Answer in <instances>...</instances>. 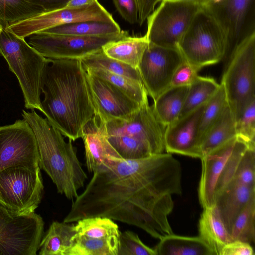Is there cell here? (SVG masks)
<instances>
[{
    "mask_svg": "<svg viewBox=\"0 0 255 255\" xmlns=\"http://www.w3.org/2000/svg\"><path fill=\"white\" fill-rule=\"evenodd\" d=\"M181 164L171 153L137 160L113 158L93 173L63 222L107 217L160 239L173 234V196L182 194Z\"/></svg>",
    "mask_w": 255,
    "mask_h": 255,
    "instance_id": "1",
    "label": "cell"
},
{
    "mask_svg": "<svg viewBox=\"0 0 255 255\" xmlns=\"http://www.w3.org/2000/svg\"><path fill=\"white\" fill-rule=\"evenodd\" d=\"M41 92V113L48 121L68 139L80 138L95 115L81 60L50 59Z\"/></svg>",
    "mask_w": 255,
    "mask_h": 255,
    "instance_id": "2",
    "label": "cell"
},
{
    "mask_svg": "<svg viewBox=\"0 0 255 255\" xmlns=\"http://www.w3.org/2000/svg\"><path fill=\"white\" fill-rule=\"evenodd\" d=\"M22 116L35 134L39 154V167L50 177L57 192L69 200L75 199L84 186L87 176L73 145L61 132L34 110H22Z\"/></svg>",
    "mask_w": 255,
    "mask_h": 255,
    "instance_id": "3",
    "label": "cell"
},
{
    "mask_svg": "<svg viewBox=\"0 0 255 255\" xmlns=\"http://www.w3.org/2000/svg\"><path fill=\"white\" fill-rule=\"evenodd\" d=\"M0 54L18 80L25 107L41 112V85L50 59L5 27L0 33Z\"/></svg>",
    "mask_w": 255,
    "mask_h": 255,
    "instance_id": "4",
    "label": "cell"
},
{
    "mask_svg": "<svg viewBox=\"0 0 255 255\" xmlns=\"http://www.w3.org/2000/svg\"><path fill=\"white\" fill-rule=\"evenodd\" d=\"M236 122L255 100V31L236 46L225 66L220 83Z\"/></svg>",
    "mask_w": 255,
    "mask_h": 255,
    "instance_id": "5",
    "label": "cell"
},
{
    "mask_svg": "<svg viewBox=\"0 0 255 255\" xmlns=\"http://www.w3.org/2000/svg\"><path fill=\"white\" fill-rule=\"evenodd\" d=\"M227 46L223 29L203 5L180 40L178 49L184 60L200 71L223 60Z\"/></svg>",
    "mask_w": 255,
    "mask_h": 255,
    "instance_id": "6",
    "label": "cell"
},
{
    "mask_svg": "<svg viewBox=\"0 0 255 255\" xmlns=\"http://www.w3.org/2000/svg\"><path fill=\"white\" fill-rule=\"evenodd\" d=\"M206 1L162 0L146 20L149 42L178 49L182 36Z\"/></svg>",
    "mask_w": 255,
    "mask_h": 255,
    "instance_id": "7",
    "label": "cell"
},
{
    "mask_svg": "<svg viewBox=\"0 0 255 255\" xmlns=\"http://www.w3.org/2000/svg\"><path fill=\"white\" fill-rule=\"evenodd\" d=\"M44 186L40 167H12L0 171V203L15 216L34 212Z\"/></svg>",
    "mask_w": 255,
    "mask_h": 255,
    "instance_id": "8",
    "label": "cell"
},
{
    "mask_svg": "<svg viewBox=\"0 0 255 255\" xmlns=\"http://www.w3.org/2000/svg\"><path fill=\"white\" fill-rule=\"evenodd\" d=\"M85 21L115 22L112 15L97 1L82 7H64L46 10L4 27L25 38L56 26Z\"/></svg>",
    "mask_w": 255,
    "mask_h": 255,
    "instance_id": "9",
    "label": "cell"
},
{
    "mask_svg": "<svg viewBox=\"0 0 255 255\" xmlns=\"http://www.w3.org/2000/svg\"><path fill=\"white\" fill-rule=\"evenodd\" d=\"M204 7L223 29L227 42L225 66L239 43L255 31V0H208Z\"/></svg>",
    "mask_w": 255,
    "mask_h": 255,
    "instance_id": "10",
    "label": "cell"
},
{
    "mask_svg": "<svg viewBox=\"0 0 255 255\" xmlns=\"http://www.w3.org/2000/svg\"><path fill=\"white\" fill-rule=\"evenodd\" d=\"M129 35L122 31L116 35L86 37L38 32L28 37V44L49 59H80L100 49L108 42Z\"/></svg>",
    "mask_w": 255,
    "mask_h": 255,
    "instance_id": "11",
    "label": "cell"
},
{
    "mask_svg": "<svg viewBox=\"0 0 255 255\" xmlns=\"http://www.w3.org/2000/svg\"><path fill=\"white\" fill-rule=\"evenodd\" d=\"M39 154L36 138L24 119L0 126V171L6 168L39 166Z\"/></svg>",
    "mask_w": 255,
    "mask_h": 255,
    "instance_id": "12",
    "label": "cell"
},
{
    "mask_svg": "<svg viewBox=\"0 0 255 255\" xmlns=\"http://www.w3.org/2000/svg\"><path fill=\"white\" fill-rule=\"evenodd\" d=\"M184 61L179 49L149 42L138 70L148 95L153 100L170 86L175 71Z\"/></svg>",
    "mask_w": 255,
    "mask_h": 255,
    "instance_id": "13",
    "label": "cell"
},
{
    "mask_svg": "<svg viewBox=\"0 0 255 255\" xmlns=\"http://www.w3.org/2000/svg\"><path fill=\"white\" fill-rule=\"evenodd\" d=\"M44 222L35 212L13 216L0 233V255H36Z\"/></svg>",
    "mask_w": 255,
    "mask_h": 255,
    "instance_id": "14",
    "label": "cell"
},
{
    "mask_svg": "<svg viewBox=\"0 0 255 255\" xmlns=\"http://www.w3.org/2000/svg\"><path fill=\"white\" fill-rule=\"evenodd\" d=\"M85 76L95 116L102 122L129 120L141 106L107 81L86 71Z\"/></svg>",
    "mask_w": 255,
    "mask_h": 255,
    "instance_id": "15",
    "label": "cell"
},
{
    "mask_svg": "<svg viewBox=\"0 0 255 255\" xmlns=\"http://www.w3.org/2000/svg\"><path fill=\"white\" fill-rule=\"evenodd\" d=\"M108 136L127 135L147 144L153 154L165 151L166 127L157 117L149 103L140 106L129 120H113L105 123Z\"/></svg>",
    "mask_w": 255,
    "mask_h": 255,
    "instance_id": "16",
    "label": "cell"
},
{
    "mask_svg": "<svg viewBox=\"0 0 255 255\" xmlns=\"http://www.w3.org/2000/svg\"><path fill=\"white\" fill-rule=\"evenodd\" d=\"M205 104L166 127L164 142L167 153L199 158L198 129Z\"/></svg>",
    "mask_w": 255,
    "mask_h": 255,
    "instance_id": "17",
    "label": "cell"
},
{
    "mask_svg": "<svg viewBox=\"0 0 255 255\" xmlns=\"http://www.w3.org/2000/svg\"><path fill=\"white\" fill-rule=\"evenodd\" d=\"M81 138L89 172H95L113 158H121L109 142L105 123L95 115L84 127Z\"/></svg>",
    "mask_w": 255,
    "mask_h": 255,
    "instance_id": "18",
    "label": "cell"
},
{
    "mask_svg": "<svg viewBox=\"0 0 255 255\" xmlns=\"http://www.w3.org/2000/svg\"><path fill=\"white\" fill-rule=\"evenodd\" d=\"M236 138L202 156L198 197L203 208L214 204L216 186L223 168L233 149Z\"/></svg>",
    "mask_w": 255,
    "mask_h": 255,
    "instance_id": "19",
    "label": "cell"
},
{
    "mask_svg": "<svg viewBox=\"0 0 255 255\" xmlns=\"http://www.w3.org/2000/svg\"><path fill=\"white\" fill-rule=\"evenodd\" d=\"M255 198V186L245 185L234 180L215 194L214 204L230 234L238 215Z\"/></svg>",
    "mask_w": 255,
    "mask_h": 255,
    "instance_id": "20",
    "label": "cell"
},
{
    "mask_svg": "<svg viewBox=\"0 0 255 255\" xmlns=\"http://www.w3.org/2000/svg\"><path fill=\"white\" fill-rule=\"evenodd\" d=\"M198 230L199 236L215 255H219L224 245L232 240L215 204L203 208L199 220Z\"/></svg>",
    "mask_w": 255,
    "mask_h": 255,
    "instance_id": "21",
    "label": "cell"
},
{
    "mask_svg": "<svg viewBox=\"0 0 255 255\" xmlns=\"http://www.w3.org/2000/svg\"><path fill=\"white\" fill-rule=\"evenodd\" d=\"M149 44L143 36H126L104 45L102 50L108 56L138 69Z\"/></svg>",
    "mask_w": 255,
    "mask_h": 255,
    "instance_id": "22",
    "label": "cell"
},
{
    "mask_svg": "<svg viewBox=\"0 0 255 255\" xmlns=\"http://www.w3.org/2000/svg\"><path fill=\"white\" fill-rule=\"evenodd\" d=\"M154 249L157 255H215L199 236H184L173 233L160 239Z\"/></svg>",
    "mask_w": 255,
    "mask_h": 255,
    "instance_id": "23",
    "label": "cell"
},
{
    "mask_svg": "<svg viewBox=\"0 0 255 255\" xmlns=\"http://www.w3.org/2000/svg\"><path fill=\"white\" fill-rule=\"evenodd\" d=\"M188 88L189 86H170L153 100V111L165 127L179 118Z\"/></svg>",
    "mask_w": 255,
    "mask_h": 255,
    "instance_id": "24",
    "label": "cell"
},
{
    "mask_svg": "<svg viewBox=\"0 0 255 255\" xmlns=\"http://www.w3.org/2000/svg\"><path fill=\"white\" fill-rule=\"evenodd\" d=\"M235 138V122L227 104L202 139L199 147V158Z\"/></svg>",
    "mask_w": 255,
    "mask_h": 255,
    "instance_id": "25",
    "label": "cell"
},
{
    "mask_svg": "<svg viewBox=\"0 0 255 255\" xmlns=\"http://www.w3.org/2000/svg\"><path fill=\"white\" fill-rule=\"evenodd\" d=\"M76 232L74 224L53 222L40 246V255H66L72 246Z\"/></svg>",
    "mask_w": 255,
    "mask_h": 255,
    "instance_id": "26",
    "label": "cell"
},
{
    "mask_svg": "<svg viewBox=\"0 0 255 255\" xmlns=\"http://www.w3.org/2000/svg\"><path fill=\"white\" fill-rule=\"evenodd\" d=\"M122 31L116 21H85L60 25L42 32L58 35L98 37L118 34Z\"/></svg>",
    "mask_w": 255,
    "mask_h": 255,
    "instance_id": "27",
    "label": "cell"
},
{
    "mask_svg": "<svg viewBox=\"0 0 255 255\" xmlns=\"http://www.w3.org/2000/svg\"><path fill=\"white\" fill-rule=\"evenodd\" d=\"M120 236L89 238L75 235L66 255H118Z\"/></svg>",
    "mask_w": 255,
    "mask_h": 255,
    "instance_id": "28",
    "label": "cell"
},
{
    "mask_svg": "<svg viewBox=\"0 0 255 255\" xmlns=\"http://www.w3.org/2000/svg\"><path fill=\"white\" fill-rule=\"evenodd\" d=\"M83 67L86 71L112 84L140 105L149 103L148 95L142 81L101 69Z\"/></svg>",
    "mask_w": 255,
    "mask_h": 255,
    "instance_id": "29",
    "label": "cell"
},
{
    "mask_svg": "<svg viewBox=\"0 0 255 255\" xmlns=\"http://www.w3.org/2000/svg\"><path fill=\"white\" fill-rule=\"evenodd\" d=\"M219 86L220 84L213 78L198 75L189 86L184 103L178 118L205 104L217 91Z\"/></svg>",
    "mask_w": 255,
    "mask_h": 255,
    "instance_id": "30",
    "label": "cell"
},
{
    "mask_svg": "<svg viewBox=\"0 0 255 255\" xmlns=\"http://www.w3.org/2000/svg\"><path fill=\"white\" fill-rule=\"evenodd\" d=\"M45 11L42 5L29 0H0V21L3 26Z\"/></svg>",
    "mask_w": 255,
    "mask_h": 255,
    "instance_id": "31",
    "label": "cell"
},
{
    "mask_svg": "<svg viewBox=\"0 0 255 255\" xmlns=\"http://www.w3.org/2000/svg\"><path fill=\"white\" fill-rule=\"evenodd\" d=\"M74 225L76 236L89 238H103L120 236L118 226L113 220L100 216L87 217L78 220Z\"/></svg>",
    "mask_w": 255,
    "mask_h": 255,
    "instance_id": "32",
    "label": "cell"
},
{
    "mask_svg": "<svg viewBox=\"0 0 255 255\" xmlns=\"http://www.w3.org/2000/svg\"><path fill=\"white\" fill-rule=\"evenodd\" d=\"M81 62L84 67L101 69L142 81L138 69L107 56L102 49L83 58Z\"/></svg>",
    "mask_w": 255,
    "mask_h": 255,
    "instance_id": "33",
    "label": "cell"
},
{
    "mask_svg": "<svg viewBox=\"0 0 255 255\" xmlns=\"http://www.w3.org/2000/svg\"><path fill=\"white\" fill-rule=\"evenodd\" d=\"M108 140L121 157L124 159H140L154 155L147 144L130 136L110 135Z\"/></svg>",
    "mask_w": 255,
    "mask_h": 255,
    "instance_id": "34",
    "label": "cell"
},
{
    "mask_svg": "<svg viewBox=\"0 0 255 255\" xmlns=\"http://www.w3.org/2000/svg\"><path fill=\"white\" fill-rule=\"evenodd\" d=\"M227 105V102L224 88L220 83L217 91L205 104L200 118L198 129L199 147L204 136Z\"/></svg>",
    "mask_w": 255,
    "mask_h": 255,
    "instance_id": "35",
    "label": "cell"
},
{
    "mask_svg": "<svg viewBox=\"0 0 255 255\" xmlns=\"http://www.w3.org/2000/svg\"><path fill=\"white\" fill-rule=\"evenodd\" d=\"M255 217V198L249 202L234 222L230 232L232 240L254 244Z\"/></svg>",
    "mask_w": 255,
    "mask_h": 255,
    "instance_id": "36",
    "label": "cell"
},
{
    "mask_svg": "<svg viewBox=\"0 0 255 255\" xmlns=\"http://www.w3.org/2000/svg\"><path fill=\"white\" fill-rule=\"evenodd\" d=\"M236 139L255 149V100L246 108L235 122Z\"/></svg>",
    "mask_w": 255,
    "mask_h": 255,
    "instance_id": "37",
    "label": "cell"
},
{
    "mask_svg": "<svg viewBox=\"0 0 255 255\" xmlns=\"http://www.w3.org/2000/svg\"><path fill=\"white\" fill-rule=\"evenodd\" d=\"M118 255H157L154 248L145 244L138 235L131 231L121 233Z\"/></svg>",
    "mask_w": 255,
    "mask_h": 255,
    "instance_id": "38",
    "label": "cell"
},
{
    "mask_svg": "<svg viewBox=\"0 0 255 255\" xmlns=\"http://www.w3.org/2000/svg\"><path fill=\"white\" fill-rule=\"evenodd\" d=\"M247 147L244 143L236 139L232 151L218 180L215 194L232 180Z\"/></svg>",
    "mask_w": 255,
    "mask_h": 255,
    "instance_id": "39",
    "label": "cell"
},
{
    "mask_svg": "<svg viewBox=\"0 0 255 255\" xmlns=\"http://www.w3.org/2000/svg\"><path fill=\"white\" fill-rule=\"evenodd\" d=\"M232 180L255 186V149L247 147Z\"/></svg>",
    "mask_w": 255,
    "mask_h": 255,
    "instance_id": "40",
    "label": "cell"
},
{
    "mask_svg": "<svg viewBox=\"0 0 255 255\" xmlns=\"http://www.w3.org/2000/svg\"><path fill=\"white\" fill-rule=\"evenodd\" d=\"M199 71L198 69L185 60L175 71L170 86H189L198 77Z\"/></svg>",
    "mask_w": 255,
    "mask_h": 255,
    "instance_id": "41",
    "label": "cell"
},
{
    "mask_svg": "<svg viewBox=\"0 0 255 255\" xmlns=\"http://www.w3.org/2000/svg\"><path fill=\"white\" fill-rule=\"evenodd\" d=\"M113 2L116 10L125 21L131 24L138 23L137 0H113Z\"/></svg>",
    "mask_w": 255,
    "mask_h": 255,
    "instance_id": "42",
    "label": "cell"
},
{
    "mask_svg": "<svg viewBox=\"0 0 255 255\" xmlns=\"http://www.w3.org/2000/svg\"><path fill=\"white\" fill-rule=\"evenodd\" d=\"M252 245L240 240H232L222 248L219 255H254Z\"/></svg>",
    "mask_w": 255,
    "mask_h": 255,
    "instance_id": "43",
    "label": "cell"
},
{
    "mask_svg": "<svg viewBox=\"0 0 255 255\" xmlns=\"http://www.w3.org/2000/svg\"><path fill=\"white\" fill-rule=\"evenodd\" d=\"M138 6V24L141 26L161 0H137Z\"/></svg>",
    "mask_w": 255,
    "mask_h": 255,
    "instance_id": "44",
    "label": "cell"
},
{
    "mask_svg": "<svg viewBox=\"0 0 255 255\" xmlns=\"http://www.w3.org/2000/svg\"><path fill=\"white\" fill-rule=\"evenodd\" d=\"M42 5L46 10L64 7L70 0H29Z\"/></svg>",
    "mask_w": 255,
    "mask_h": 255,
    "instance_id": "45",
    "label": "cell"
},
{
    "mask_svg": "<svg viewBox=\"0 0 255 255\" xmlns=\"http://www.w3.org/2000/svg\"><path fill=\"white\" fill-rule=\"evenodd\" d=\"M14 216L0 203V233L7 222Z\"/></svg>",
    "mask_w": 255,
    "mask_h": 255,
    "instance_id": "46",
    "label": "cell"
},
{
    "mask_svg": "<svg viewBox=\"0 0 255 255\" xmlns=\"http://www.w3.org/2000/svg\"><path fill=\"white\" fill-rule=\"evenodd\" d=\"M98 0H70L65 7H79L91 4Z\"/></svg>",
    "mask_w": 255,
    "mask_h": 255,
    "instance_id": "47",
    "label": "cell"
},
{
    "mask_svg": "<svg viewBox=\"0 0 255 255\" xmlns=\"http://www.w3.org/2000/svg\"><path fill=\"white\" fill-rule=\"evenodd\" d=\"M176 0V1H190V0H198V1H203L206 0Z\"/></svg>",
    "mask_w": 255,
    "mask_h": 255,
    "instance_id": "48",
    "label": "cell"
},
{
    "mask_svg": "<svg viewBox=\"0 0 255 255\" xmlns=\"http://www.w3.org/2000/svg\"><path fill=\"white\" fill-rule=\"evenodd\" d=\"M3 27L4 26H3V24H2L1 21H0V33L1 30H2Z\"/></svg>",
    "mask_w": 255,
    "mask_h": 255,
    "instance_id": "49",
    "label": "cell"
}]
</instances>
